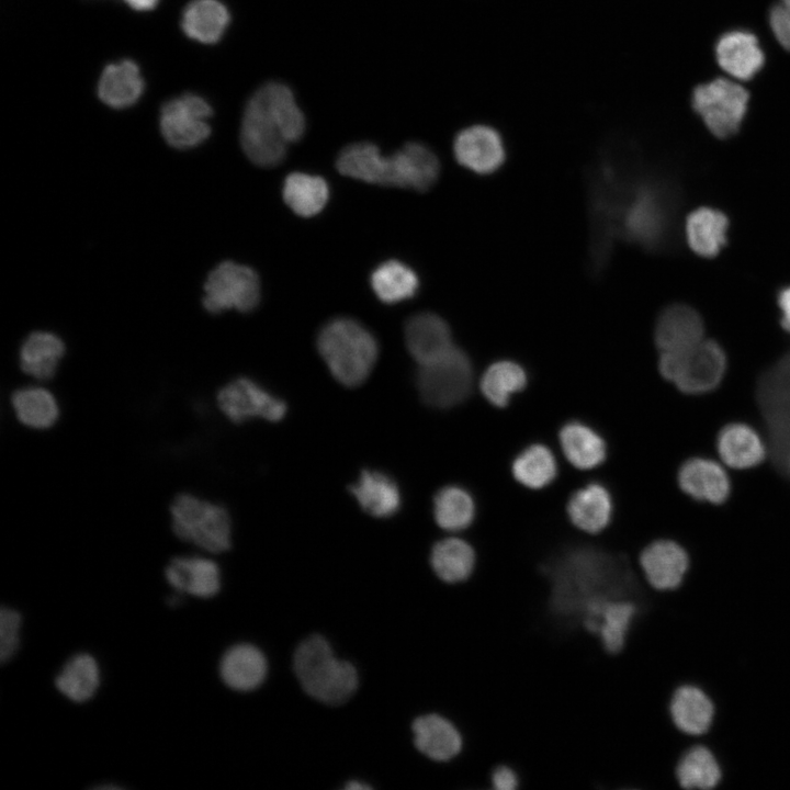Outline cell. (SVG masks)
<instances>
[{"label":"cell","mask_w":790,"mask_h":790,"mask_svg":"<svg viewBox=\"0 0 790 790\" xmlns=\"http://www.w3.org/2000/svg\"><path fill=\"white\" fill-rule=\"evenodd\" d=\"M641 180L635 159L623 145L606 148L589 170V268L596 275L609 262L622 215Z\"/></svg>","instance_id":"cell-1"},{"label":"cell","mask_w":790,"mask_h":790,"mask_svg":"<svg viewBox=\"0 0 790 790\" xmlns=\"http://www.w3.org/2000/svg\"><path fill=\"white\" fill-rule=\"evenodd\" d=\"M305 132V117L292 90L281 82L261 86L248 100L240 126L246 156L260 167H273L285 157L289 143Z\"/></svg>","instance_id":"cell-2"},{"label":"cell","mask_w":790,"mask_h":790,"mask_svg":"<svg viewBox=\"0 0 790 790\" xmlns=\"http://www.w3.org/2000/svg\"><path fill=\"white\" fill-rule=\"evenodd\" d=\"M317 349L332 376L348 387L368 379L379 356L372 332L347 317L331 319L320 329Z\"/></svg>","instance_id":"cell-3"},{"label":"cell","mask_w":790,"mask_h":790,"mask_svg":"<svg viewBox=\"0 0 790 790\" xmlns=\"http://www.w3.org/2000/svg\"><path fill=\"white\" fill-rule=\"evenodd\" d=\"M293 667L304 691L330 706L346 702L358 688L352 664L338 659L325 637L313 634L297 646Z\"/></svg>","instance_id":"cell-4"},{"label":"cell","mask_w":790,"mask_h":790,"mask_svg":"<svg viewBox=\"0 0 790 790\" xmlns=\"http://www.w3.org/2000/svg\"><path fill=\"white\" fill-rule=\"evenodd\" d=\"M661 375L687 395H704L716 390L727 370V357L722 346L703 339L685 352H661Z\"/></svg>","instance_id":"cell-5"},{"label":"cell","mask_w":790,"mask_h":790,"mask_svg":"<svg viewBox=\"0 0 790 790\" xmlns=\"http://www.w3.org/2000/svg\"><path fill=\"white\" fill-rule=\"evenodd\" d=\"M170 515L171 528L180 540L210 553L230 548V518L223 506L183 493L173 499Z\"/></svg>","instance_id":"cell-6"},{"label":"cell","mask_w":790,"mask_h":790,"mask_svg":"<svg viewBox=\"0 0 790 790\" xmlns=\"http://www.w3.org/2000/svg\"><path fill=\"white\" fill-rule=\"evenodd\" d=\"M416 383L422 400L429 406H455L471 393L472 363L463 350L453 346L443 356L419 364Z\"/></svg>","instance_id":"cell-7"},{"label":"cell","mask_w":790,"mask_h":790,"mask_svg":"<svg viewBox=\"0 0 790 790\" xmlns=\"http://www.w3.org/2000/svg\"><path fill=\"white\" fill-rule=\"evenodd\" d=\"M669 201L661 184L641 180L620 223L619 235L645 248L659 246L667 233Z\"/></svg>","instance_id":"cell-8"},{"label":"cell","mask_w":790,"mask_h":790,"mask_svg":"<svg viewBox=\"0 0 790 790\" xmlns=\"http://www.w3.org/2000/svg\"><path fill=\"white\" fill-rule=\"evenodd\" d=\"M748 99L746 89L736 81L716 78L695 89L692 106L714 136L726 138L738 131Z\"/></svg>","instance_id":"cell-9"},{"label":"cell","mask_w":790,"mask_h":790,"mask_svg":"<svg viewBox=\"0 0 790 790\" xmlns=\"http://www.w3.org/2000/svg\"><path fill=\"white\" fill-rule=\"evenodd\" d=\"M204 292L203 305L210 313L232 308L247 313L259 303L260 282L251 268L224 261L208 273Z\"/></svg>","instance_id":"cell-10"},{"label":"cell","mask_w":790,"mask_h":790,"mask_svg":"<svg viewBox=\"0 0 790 790\" xmlns=\"http://www.w3.org/2000/svg\"><path fill=\"white\" fill-rule=\"evenodd\" d=\"M212 106L202 95L185 92L165 102L159 127L165 140L174 148L188 149L202 144L211 134Z\"/></svg>","instance_id":"cell-11"},{"label":"cell","mask_w":790,"mask_h":790,"mask_svg":"<svg viewBox=\"0 0 790 790\" xmlns=\"http://www.w3.org/2000/svg\"><path fill=\"white\" fill-rule=\"evenodd\" d=\"M219 409L233 422L252 417L280 421L286 414V404L255 381L238 377L223 386L216 395Z\"/></svg>","instance_id":"cell-12"},{"label":"cell","mask_w":790,"mask_h":790,"mask_svg":"<svg viewBox=\"0 0 790 790\" xmlns=\"http://www.w3.org/2000/svg\"><path fill=\"white\" fill-rule=\"evenodd\" d=\"M725 467L721 461L708 456H691L678 469V486L693 500L722 505L732 493V481Z\"/></svg>","instance_id":"cell-13"},{"label":"cell","mask_w":790,"mask_h":790,"mask_svg":"<svg viewBox=\"0 0 790 790\" xmlns=\"http://www.w3.org/2000/svg\"><path fill=\"white\" fill-rule=\"evenodd\" d=\"M639 565L647 585L655 591L675 590L689 567L685 548L670 539H657L639 553Z\"/></svg>","instance_id":"cell-14"},{"label":"cell","mask_w":790,"mask_h":790,"mask_svg":"<svg viewBox=\"0 0 790 790\" xmlns=\"http://www.w3.org/2000/svg\"><path fill=\"white\" fill-rule=\"evenodd\" d=\"M453 151L460 165L479 174L496 171L506 158L500 134L485 124L471 125L459 132Z\"/></svg>","instance_id":"cell-15"},{"label":"cell","mask_w":790,"mask_h":790,"mask_svg":"<svg viewBox=\"0 0 790 790\" xmlns=\"http://www.w3.org/2000/svg\"><path fill=\"white\" fill-rule=\"evenodd\" d=\"M720 461L733 470H749L761 464L767 456V445L756 428L743 421L724 425L715 438Z\"/></svg>","instance_id":"cell-16"},{"label":"cell","mask_w":790,"mask_h":790,"mask_svg":"<svg viewBox=\"0 0 790 790\" xmlns=\"http://www.w3.org/2000/svg\"><path fill=\"white\" fill-rule=\"evenodd\" d=\"M416 748L427 758L447 764L463 748V735L458 725L441 713H427L413 723Z\"/></svg>","instance_id":"cell-17"},{"label":"cell","mask_w":790,"mask_h":790,"mask_svg":"<svg viewBox=\"0 0 790 790\" xmlns=\"http://www.w3.org/2000/svg\"><path fill=\"white\" fill-rule=\"evenodd\" d=\"M654 337L659 352H685L704 339V325L696 309L675 304L658 316Z\"/></svg>","instance_id":"cell-18"},{"label":"cell","mask_w":790,"mask_h":790,"mask_svg":"<svg viewBox=\"0 0 790 790\" xmlns=\"http://www.w3.org/2000/svg\"><path fill=\"white\" fill-rule=\"evenodd\" d=\"M165 576L178 592L199 598H211L221 588L219 567L202 556L173 557L165 569Z\"/></svg>","instance_id":"cell-19"},{"label":"cell","mask_w":790,"mask_h":790,"mask_svg":"<svg viewBox=\"0 0 790 790\" xmlns=\"http://www.w3.org/2000/svg\"><path fill=\"white\" fill-rule=\"evenodd\" d=\"M405 340L418 364L428 363L453 347L448 324L432 313L413 315L405 325Z\"/></svg>","instance_id":"cell-20"},{"label":"cell","mask_w":790,"mask_h":790,"mask_svg":"<svg viewBox=\"0 0 790 790\" xmlns=\"http://www.w3.org/2000/svg\"><path fill=\"white\" fill-rule=\"evenodd\" d=\"M715 57L719 66L737 80L752 79L765 61L758 40L746 31L722 35L715 46Z\"/></svg>","instance_id":"cell-21"},{"label":"cell","mask_w":790,"mask_h":790,"mask_svg":"<svg viewBox=\"0 0 790 790\" xmlns=\"http://www.w3.org/2000/svg\"><path fill=\"white\" fill-rule=\"evenodd\" d=\"M391 158L393 187L425 191L438 179L439 160L433 151L421 143H407Z\"/></svg>","instance_id":"cell-22"},{"label":"cell","mask_w":790,"mask_h":790,"mask_svg":"<svg viewBox=\"0 0 790 790\" xmlns=\"http://www.w3.org/2000/svg\"><path fill=\"white\" fill-rule=\"evenodd\" d=\"M729 217L712 206H700L691 211L685 223V235L689 248L698 256L713 258L727 244Z\"/></svg>","instance_id":"cell-23"},{"label":"cell","mask_w":790,"mask_h":790,"mask_svg":"<svg viewBox=\"0 0 790 790\" xmlns=\"http://www.w3.org/2000/svg\"><path fill=\"white\" fill-rule=\"evenodd\" d=\"M144 89L145 81L138 65L131 59H122L104 67L98 82V97L113 109H125L139 100Z\"/></svg>","instance_id":"cell-24"},{"label":"cell","mask_w":790,"mask_h":790,"mask_svg":"<svg viewBox=\"0 0 790 790\" xmlns=\"http://www.w3.org/2000/svg\"><path fill=\"white\" fill-rule=\"evenodd\" d=\"M263 653L251 644H236L228 648L219 663L224 684L237 691H250L259 687L267 675Z\"/></svg>","instance_id":"cell-25"},{"label":"cell","mask_w":790,"mask_h":790,"mask_svg":"<svg viewBox=\"0 0 790 790\" xmlns=\"http://www.w3.org/2000/svg\"><path fill=\"white\" fill-rule=\"evenodd\" d=\"M338 170L348 177L381 185H392L391 156H383L374 144L354 143L345 147L337 158Z\"/></svg>","instance_id":"cell-26"},{"label":"cell","mask_w":790,"mask_h":790,"mask_svg":"<svg viewBox=\"0 0 790 790\" xmlns=\"http://www.w3.org/2000/svg\"><path fill=\"white\" fill-rule=\"evenodd\" d=\"M477 562L475 548L466 540L449 537L436 542L430 553V565L436 577L445 585L467 580Z\"/></svg>","instance_id":"cell-27"},{"label":"cell","mask_w":790,"mask_h":790,"mask_svg":"<svg viewBox=\"0 0 790 790\" xmlns=\"http://www.w3.org/2000/svg\"><path fill=\"white\" fill-rule=\"evenodd\" d=\"M350 493L366 514L376 518L394 516L402 505L396 482L380 471H362L358 481L350 486Z\"/></svg>","instance_id":"cell-28"},{"label":"cell","mask_w":790,"mask_h":790,"mask_svg":"<svg viewBox=\"0 0 790 790\" xmlns=\"http://www.w3.org/2000/svg\"><path fill=\"white\" fill-rule=\"evenodd\" d=\"M567 512L577 529L597 534L603 531L611 520V496L603 485L591 483L571 496Z\"/></svg>","instance_id":"cell-29"},{"label":"cell","mask_w":790,"mask_h":790,"mask_svg":"<svg viewBox=\"0 0 790 790\" xmlns=\"http://www.w3.org/2000/svg\"><path fill=\"white\" fill-rule=\"evenodd\" d=\"M668 710L674 725L689 735L706 733L714 712L711 700L693 686L678 687L670 697Z\"/></svg>","instance_id":"cell-30"},{"label":"cell","mask_w":790,"mask_h":790,"mask_svg":"<svg viewBox=\"0 0 790 790\" xmlns=\"http://www.w3.org/2000/svg\"><path fill=\"white\" fill-rule=\"evenodd\" d=\"M229 20L228 9L219 0H192L183 9L181 29L191 40L214 44L224 35Z\"/></svg>","instance_id":"cell-31"},{"label":"cell","mask_w":790,"mask_h":790,"mask_svg":"<svg viewBox=\"0 0 790 790\" xmlns=\"http://www.w3.org/2000/svg\"><path fill=\"white\" fill-rule=\"evenodd\" d=\"M65 353L63 340L46 331H35L23 342L20 349L22 371L37 380L53 377Z\"/></svg>","instance_id":"cell-32"},{"label":"cell","mask_w":790,"mask_h":790,"mask_svg":"<svg viewBox=\"0 0 790 790\" xmlns=\"http://www.w3.org/2000/svg\"><path fill=\"white\" fill-rule=\"evenodd\" d=\"M560 442L566 459L577 469L596 467L606 459L603 439L579 421H571L562 427Z\"/></svg>","instance_id":"cell-33"},{"label":"cell","mask_w":790,"mask_h":790,"mask_svg":"<svg viewBox=\"0 0 790 790\" xmlns=\"http://www.w3.org/2000/svg\"><path fill=\"white\" fill-rule=\"evenodd\" d=\"M100 670L97 661L88 653L72 656L55 678V687L67 699L84 702L97 691Z\"/></svg>","instance_id":"cell-34"},{"label":"cell","mask_w":790,"mask_h":790,"mask_svg":"<svg viewBox=\"0 0 790 790\" xmlns=\"http://www.w3.org/2000/svg\"><path fill=\"white\" fill-rule=\"evenodd\" d=\"M11 404L18 419L30 428H49L59 416L57 400L44 387L29 386L19 388L12 394Z\"/></svg>","instance_id":"cell-35"},{"label":"cell","mask_w":790,"mask_h":790,"mask_svg":"<svg viewBox=\"0 0 790 790\" xmlns=\"http://www.w3.org/2000/svg\"><path fill=\"white\" fill-rule=\"evenodd\" d=\"M328 196L326 181L317 176L294 172L286 177L283 184L285 203L300 216L308 217L319 213Z\"/></svg>","instance_id":"cell-36"},{"label":"cell","mask_w":790,"mask_h":790,"mask_svg":"<svg viewBox=\"0 0 790 790\" xmlns=\"http://www.w3.org/2000/svg\"><path fill=\"white\" fill-rule=\"evenodd\" d=\"M474 516V500L464 488L450 485L436 494L433 517L441 529L451 532L462 531L471 526Z\"/></svg>","instance_id":"cell-37"},{"label":"cell","mask_w":790,"mask_h":790,"mask_svg":"<svg viewBox=\"0 0 790 790\" xmlns=\"http://www.w3.org/2000/svg\"><path fill=\"white\" fill-rule=\"evenodd\" d=\"M371 286L382 302L393 304L413 297L419 281L408 266L391 260L383 262L372 272Z\"/></svg>","instance_id":"cell-38"},{"label":"cell","mask_w":790,"mask_h":790,"mask_svg":"<svg viewBox=\"0 0 790 790\" xmlns=\"http://www.w3.org/2000/svg\"><path fill=\"white\" fill-rule=\"evenodd\" d=\"M526 384L527 374L523 368L514 361L501 360L486 369L479 388L490 404L505 407L511 395L523 390Z\"/></svg>","instance_id":"cell-39"},{"label":"cell","mask_w":790,"mask_h":790,"mask_svg":"<svg viewBox=\"0 0 790 790\" xmlns=\"http://www.w3.org/2000/svg\"><path fill=\"white\" fill-rule=\"evenodd\" d=\"M556 471L553 453L542 444L528 447L512 462L515 478L526 487L533 489L550 484L554 479Z\"/></svg>","instance_id":"cell-40"},{"label":"cell","mask_w":790,"mask_h":790,"mask_svg":"<svg viewBox=\"0 0 790 790\" xmlns=\"http://www.w3.org/2000/svg\"><path fill=\"white\" fill-rule=\"evenodd\" d=\"M675 776L684 789H711L720 781L721 772L712 753L707 747L697 746L680 758Z\"/></svg>","instance_id":"cell-41"},{"label":"cell","mask_w":790,"mask_h":790,"mask_svg":"<svg viewBox=\"0 0 790 790\" xmlns=\"http://www.w3.org/2000/svg\"><path fill=\"white\" fill-rule=\"evenodd\" d=\"M639 610V605L629 599H614L607 603L601 616L599 637L609 654L616 655L621 652Z\"/></svg>","instance_id":"cell-42"},{"label":"cell","mask_w":790,"mask_h":790,"mask_svg":"<svg viewBox=\"0 0 790 790\" xmlns=\"http://www.w3.org/2000/svg\"><path fill=\"white\" fill-rule=\"evenodd\" d=\"M22 618L15 609L2 606L0 610V661L9 662L19 648Z\"/></svg>","instance_id":"cell-43"},{"label":"cell","mask_w":790,"mask_h":790,"mask_svg":"<svg viewBox=\"0 0 790 790\" xmlns=\"http://www.w3.org/2000/svg\"><path fill=\"white\" fill-rule=\"evenodd\" d=\"M769 23L779 44L790 50V0H780L770 10Z\"/></svg>","instance_id":"cell-44"},{"label":"cell","mask_w":790,"mask_h":790,"mask_svg":"<svg viewBox=\"0 0 790 790\" xmlns=\"http://www.w3.org/2000/svg\"><path fill=\"white\" fill-rule=\"evenodd\" d=\"M490 788L492 790H519L520 778L512 767L501 764L492 771Z\"/></svg>","instance_id":"cell-45"},{"label":"cell","mask_w":790,"mask_h":790,"mask_svg":"<svg viewBox=\"0 0 790 790\" xmlns=\"http://www.w3.org/2000/svg\"><path fill=\"white\" fill-rule=\"evenodd\" d=\"M777 304L780 311V325L790 334V285L783 286L778 292Z\"/></svg>","instance_id":"cell-46"},{"label":"cell","mask_w":790,"mask_h":790,"mask_svg":"<svg viewBox=\"0 0 790 790\" xmlns=\"http://www.w3.org/2000/svg\"><path fill=\"white\" fill-rule=\"evenodd\" d=\"M129 8L136 11H149L157 7L159 0H123Z\"/></svg>","instance_id":"cell-47"},{"label":"cell","mask_w":790,"mask_h":790,"mask_svg":"<svg viewBox=\"0 0 790 790\" xmlns=\"http://www.w3.org/2000/svg\"><path fill=\"white\" fill-rule=\"evenodd\" d=\"M346 789H348V790L370 789V786L353 780V781H350V782L347 783Z\"/></svg>","instance_id":"cell-48"},{"label":"cell","mask_w":790,"mask_h":790,"mask_svg":"<svg viewBox=\"0 0 790 790\" xmlns=\"http://www.w3.org/2000/svg\"><path fill=\"white\" fill-rule=\"evenodd\" d=\"M789 469H790V462H789Z\"/></svg>","instance_id":"cell-49"}]
</instances>
